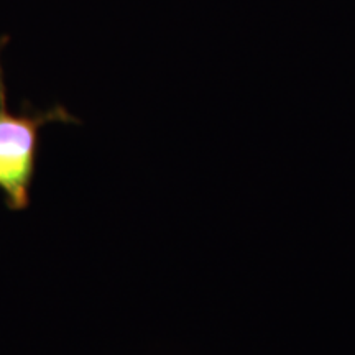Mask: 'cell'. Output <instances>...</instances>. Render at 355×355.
<instances>
[{"label":"cell","mask_w":355,"mask_h":355,"mask_svg":"<svg viewBox=\"0 0 355 355\" xmlns=\"http://www.w3.org/2000/svg\"><path fill=\"white\" fill-rule=\"evenodd\" d=\"M50 122H76V119L61 105L32 115L8 112L0 68V191L10 211H25L30 206L40 128Z\"/></svg>","instance_id":"6da1fadb"}]
</instances>
